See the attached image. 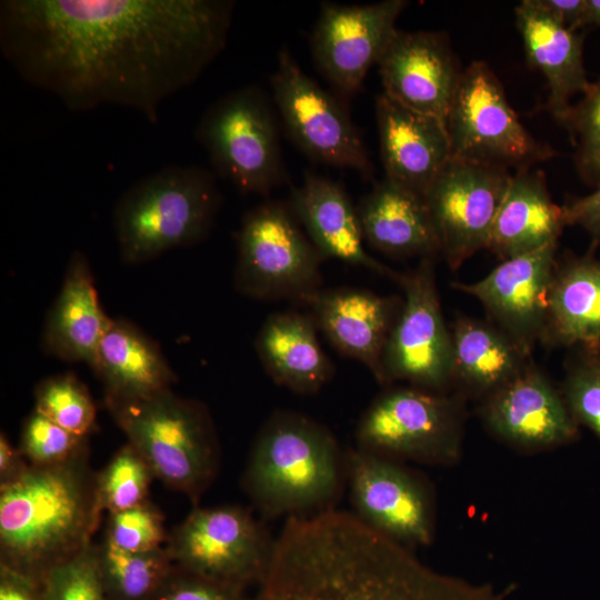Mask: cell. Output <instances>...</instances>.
<instances>
[{"mask_svg":"<svg viewBox=\"0 0 600 600\" xmlns=\"http://www.w3.org/2000/svg\"><path fill=\"white\" fill-rule=\"evenodd\" d=\"M230 0H3L0 51L72 111L131 108L157 123L162 102L221 53Z\"/></svg>","mask_w":600,"mask_h":600,"instance_id":"cell-1","label":"cell"},{"mask_svg":"<svg viewBox=\"0 0 600 600\" xmlns=\"http://www.w3.org/2000/svg\"><path fill=\"white\" fill-rule=\"evenodd\" d=\"M508 591L439 572L413 551L329 509L288 518L254 600H506Z\"/></svg>","mask_w":600,"mask_h":600,"instance_id":"cell-2","label":"cell"},{"mask_svg":"<svg viewBox=\"0 0 600 600\" xmlns=\"http://www.w3.org/2000/svg\"><path fill=\"white\" fill-rule=\"evenodd\" d=\"M89 452L0 487V568L38 583L93 542L102 510Z\"/></svg>","mask_w":600,"mask_h":600,"instance_id":"cell-3","label":"cell"},{"mask_svg":"<svg viewBox=\"0 0 600 600\" xmlns=\"http://www.w3.org/2000/svg\"><path fill=\"white\" fill-rule=\"evenodd\" d=\"M343 479L334 436L306 416L278 411L257 434L241 482L263 517L288 519L333 509Z\"/></svg>","mask_w":600,"mask_h":600,"instance_id":"cell-4","label":"cell"},{"mask_svg":"<svg viewBox=\"0 0 600 600\" xmlns=\"http://www.w3.org/2000/svg\"><path fill=\"white\" fill-rule=\"evenodd\" d=\"M104 404L156 479L197 507L216 479L220 462L208 408L172 390L137 399L104 398Z\"/></svg>","mask_w":600,"mask_h":600,"instance_id":"cell-5","label":"cell"},{"mask_svg":"<svg viewBox=\"0 0 600 600\" xmlns=\"http://www.w3.org/2000/svg\"><path fill=\"white\" fill-rule=\"evenodd\" d=\"M221 204L216 176L188 164L164 167L132 184L113 209L123 262L138 264L206 238Z\"/></svg>","mask_w":600,"mask_h":600,"instance_id":"cell-6","label":"cell"},{"mask_svg":"<svg viewBox=\"0 0 600 600\" xmlns=\"http://www.w3.org/2000/svg\"><path fill=\"white\" fill-rule=\"evenodd\" d=\"M274 109L261 88L246 86L213 102L194 129L216 173L242 193L267 194L287 180Z\"/></svg>","mask_w":600,"mask_h":600,"instance_id":"cell-7","label":"cell"},{"mask_svg":"<svg viewBox=\"0 0 600 600\" xmlns=\"http://www.w3.org/2000/svg\"><path fill=\"white\" fill-rule=\"evenodd\" d=\"M466 401L452 391L387 389L360 418L357 448L392 460L451 466L462 452Z\"/></svg>","mask_w":600,"mask_h":600,"instance_id":"cell-8","label":"cell"},{"mask_svg":"<svg viewBox=\"0 0 600 600\" xmlns=\"http://www.w3.org/2000/svg\"><path fill=\"white\" fill-rule=\"evenodd\" d=\"M237 252L234 286L247 297L308 304L321 290L323 259L289 204L266 201L249 210Z\"/></svg>","mask_w":600,"mask_h":600,"instance_id":"cell-9","label":"cell"},{"mask_svg":"<svg viewBox=\"0 0 600 600\" xmlns=\"http://www.w3.org/2000/svg\"><path fill=\"white\" fill-rule=\"evenodd\" d=\"M444 123L451 159L510 171L531 168L553 154L527 131L483 61L462 71Z\"/></svg>","mask_w":600,"mask_h":600,"instance_id":"cell-10","label":"cell"},{"mask_svg":"<svg viewBox=\"0 0 600 600\" xmlns=\"http://www.w3.org/2000/svg\"><path fill=\"white\" fill-rule=\"evenodd\" d=\"M274 543L264 524L241 506H197L169 533L166 549L174 566L248 590L268 574Z\"/></svg>","mask_w":600,"mask_h":600,"instance_id":"cell-11","label":"cell"},{"mask_svg":"<svg viewBox=\"0 0 600 600\" xmlns=\"http://www.w3.org/2000/svg\"><path fill=\"white\" fill-rule=\"evenodd\" d=\"M272 100L291 141L310 159L371 179L373 166L343 100L307 76L287 48L270 78Z\"/></svg>","mask_w":600,"mask_h":600,"instance_id":"cell-12","label":"cell"},{"mask_svg":"<svg viewBox=\"0 0 600 600\" xmlns=\"http://www.w3.org/2000/svg\"><path fill=\"white\" fill-rule=\"evenodd\" d=\"M399 286L404 297L383 353V384L404 381L429 391L451 392V334L440 304L434 259H421L403 273Z\"/></svg>","mask_w":600,"mask_h":600,"instance_id":"cell-13","label":"cell"},{"mask_svg":"<svg viewBox=\"0 0 600 600\" xmlns=\"http://www.w3.org/2000/svg\"><path fill=\"white\" fill-rule=\"evenodd\" d=\"M344 464L358 519L409 549L432 542L433 506L421 479L396 460L359 448L344 453Z\"/></svg>","mask_w":600,"mask_h":600,"instance_id":"cell-14","label":"cell"},{"mask_svg":"<svg viewBox=\"0 0 600 600\" xmlns=\"http://www.w3.org/2000/svg\"><path fill=\"white\" fill-rule=\"evenodd\" d=\"M511 176L507 169L450 159L427 190L440 256L450 269L487 249Z\"/></svg>","mask_w":600,"mask_h":600,"instance_id":"cell-15","label":"cell"},{"mask_svg":"<svg viewBox=\"0 0 600 600\" xmlns=\"http://www.w3.org/2000/svg\"><path fill=\"white\" fill-rule=\"evenodd\" d=\"M408 6L406 0L346 6L322 2L310 36L316 68L343 99L356 96L372 66H377L396 22Z\"/></svg>","mask_w":600,"mask_h":600,"instance_id":"cell-16","label":"cell"},{"mask_svg":"<svg viewBox=\"0 0 600 600\" xmlns=\"http://www.w3.org/2000/svg\"><path fill=\"white\" fill-rule=\"evenodd\" d=\"M479 403L487 429L519 451L551 450L579 437V426L560 388L533 361Z\"/></svg>","mask_w":600,"mask_h":600,"instance_id":"cell-17","label":"cell"},{"mask_svg":"<svg viewBox=\"0 0 600 600\" xmlns=\"http://www.w3.org/2000/svg\"><path fill=\"white\" fill-rule=\"evenodd\" d=\"M557 249L558 242H554L502 260L484 278L452 286L476 298L488 321L532 356L544 329L548 296L558 261Z\"/></svg>","mask_w":600,"mask_h":600,"instance_id":"cell-18","label":"cell"},{"mask_svg":"<svg viewBox=\"0 0 600 600\" xmlns=\"http://www.w3.org/2000/svg\"><path fill=\"white\" fill-rule=\"evenodd\" d=\"M377 66L382 93L411 110L446 120L462 71L442 33L397 30Z\"/></svg>","mask_w":600,"mask_h":600,"instance_id":"cell-19","label":"cell"},{"mask_svg":"<svg viewBox=\"0 0 600 600\" xmlns=\"http://www.w3.org/2000/svg\"><path fill=\"white\" fill-rule=\"evenodd\" d=\"M402 303L398 296L343 287L321 289L308 306L331 344L361 362L383 384V353Z\"/></svg>","mask_w":600,"mask_h":600,"instance_id":"cell-20","label":"cell"},{"mask_svg":"<svg viewBox=\"0 0 600 600\" xmlns=\"http://www.w3.org/2000/svg\"><path fill=\"white\" fill-rule=\"evenodd\" d=\"M376 118L384 177L424 197L451 159L444 121L384 93L376 99Z\"/></svg>","mask_w":600,"mask_h":600,"instance_id":"cell-21","label":"cell"},{"mask_svg":"<svg viewBox=\"0 0 600 600\" xmlns=\"http://www.w3.org/2000/svg\"><path fill=\"white\" fill-rule=\"evenodd\" d=\"M289 207L323 260L337 259L400 284L403 273L364 249L357 207L340 183L307 171L302 183L292 188Z\"/></svg>","mask_w":600,"mask_h":600,"instance_id":"cell-22","label":"cell"},{"mask_svg":"<svg viewBox=\"0 0 600 600\" xmlns=\"http://www.w3.org/2000/svg\"><path fill=\"white\" fill-rule=\"evenodd\" d=\"M112 319L100 304L86 254L74 251L46 318L41 337L43 351L68 362L91 366Z\"/></svg>","mask_w":600,"mask_h":600,"instance_id":"cell-23","label":"cell"},{"mask_svg":"<svg viewBox=\"0 0 600 600\" xmlns=\"http://www.w3.org/2000/svg\"><path fill=\"white\" fill-rule=\"evenodd\" d=\"M514 13L527 59L547 81L548 109L561 121L571 99L583 94L591 83L583 64L582 37L546 12L537 0L521 1Z\"/></svg>","mask_w":600,"mask_h":600,"instance_id":"cell-24","label":"cell"},{"mask_svg":"<svg viewBox=\"0 0 600 600\" xmlns=\"http://www.w3.org/2000/svg\"><path fill=\"white\" fill-rule=\"evenodd\" d=\"M363 239L393 258L440 256L424 197L388 178L374 183L357 206Z\"/></svg>","mask_w":600,"mask_h":600,"instance_id":"cell-25","label":"cell"},{"mask_svg":"<svg viewBox=\"0 0 600 600\" xmlns=\"http://www.w3.org/2000/svg\"><path fill=\"white\" fill-rule=\"evenodd\" d=\"M540 343L600 351V260L592 253L558 259Z\"/></svg>","mask_w":600,"mask_h":600,"instance_id":"cell-26","label":"cell"},{"mask_svg":"<svg viewBox=\"0 0 600 600\" xmlns=\"http://www.w3.org/2000/svg\"><path fill=\"white\" fill-rule=\"evenodd\" d=\"M451 387L481 402L532 362L530 354L488 320L458 317L451 329Z\"/></svg>","mask_w":600,"mask_h":600,"instance_id":"cell-27","label":"cell"},{"mask_svg":"<svg viewBox=\"0 0 600 600\" xmlns=\"http://www.w3.org/2000/svg\"><path fill=\"white\" fill-rule=\"evenodd\" d=\"M90 367L103 384L104 398H143L172 390L177 382L160 346L123 318L112 319Z\"/></svg>","mask_w":600,"mask_h":600,"instance_id":"cell-28","label":"cell"},{"mask_svg":"<svg viewBox=\"0 0 600 600\" xmlns=\"http://www.w3.org/2000/svg\"><path fill=\"white\" fill-rule=\"evenodd\" d=\"M566 226L563 208L551 199L543 172L520 169L511 176L487 249L501 260L526 254L558 242Z\"/></svg>","mask_w":600,"mask_h":600,"instance_id":"cell-29","label":"cell"},{"mask_svg":"<svg viewBox=\"0 0 600 600\" xmlns=\"http://www.w3.org/2000/svg\"><path fill=\"white\" fill-rule=\"evenodd\" d=\"M254 347L270 378L293 392L319 391L332 377L333 366L322 350L313 318L296 311L270 314Z\"/></svg>","mask_w":600,"mask_h":600,"instance_id":"cell-30","label":"cell"},{"mask_svg":"<svg viewBox=\"0 0 600 600\" xmlns=\"http://www.w3.org/2000/svg\"><path fill=\"white\" fill-rule=\"evenodd\" d=\"M97 557L109 600H151L174 567L166 547L127 552L102 539L97 543Z\"/></svg>","mask_w":600,"mask_h":600,"instance_id":"cell-31","label":"cell"},{"mask_svg":"<svg viewBox=\"0 0 600 600\" xmlns=\"http://www.w3.org/2000/svg\"><path fill=\"white\" fill-rule=\"evenodd\" d=\"M33 410L79 437L89 438L96 427V403L72 372L41 380L34 389Z\"/></svg>","mask_w":600,"mask_h":600,"instance_id":"cell-32","label":"cell"},{"mask_svg":"<svg viewBox=\"0 0 600 600\" xmlns=\"http://www.w3.org/2000/svg\"><path fill=\"white\" fill-rule=\"evenodd\" d=\"M153 479L147 461L127 442L97 472V497L102 512L114 513L148 501Z\"/></svg>","mask_w":600,"mask_h":600,"instance_id":"cell-33","label":"cell"},{"mask_svg":"<svg viewBox=\"0 0 600 600\" xmlns=\"http://www.w3.org/2000/svg\"><path fill=\"white\" fill-rule=\"evenodd\" d=\"M559 388L578 426L600 440V351L573 348Z\"/></svg>","mask_w":600,"mask_h":600,"instance_id":"cell-34","label":"cell"},{"mask_svg":"<svg viewBox=\"0 0 600 600\" xmlns=\"http://www.w3.org/2000/svg\"><path fill=\"white\" fill-rule=\"evenodd\" d=\"M19 449L32 467H58L89 452V438L79 437L33 410L23 421Z\"/></svg>","mask_w":600,"mask_h":600,"instance_id":"cell-35","label":"cell"},{"mask_svg":"<svg viewBox=\"0 0 600 600\" xmlns=\"http://www.w3.org/2000/svg\"><path fill=\"white\" fill-rule=\"evenodd\" d=\"M574 140V162L579 176L600 187V78L590 83L581 100L561 120Z\"/></svg>","mask_w":600,"mask_h":600,"instance_id":"cell-36","label":"cell"},{"mask_svg":"<svg viewBox=\"0 0 600 600\" xmlns=\"http://www.w3.org/2000/svg\"><path fill=\"white\" fill-rule=\"evenodd\" d=\"M40 588L44 600H109L99 572L97 543L51 569Z\"/></svg>","mask_w":600,"mask_h":600,"instance_id":"cell-37","label":"cell"},{"mask_svg":"<svg viewBox=\"0 0 600 600\" xmlns=\"http://www.w3.org/2000/svg\"><path fill=\"white\" fill-rule=\"evenodd\" d=\"M103 539L127 552H150L164 548L169 533L162 512L150 500L109 513Z\"/></svg>","mask_w":600,"mask_h":600,"instance_id":"cell-38","label":"cell"},{"mask_svg":"<svg viewBox=\"0 0 600 600\" xmlns=\"http://www.w3.org/2000/svg\"><path fill=\"white\" fill-rule=\"evenodd\" d=\"M151 600H254V598L244 589L174 566Z\"/></svg>","mask_w":600,"mask_h":600,"instance_id":"cell-39","label":"cell"},{"mask_svg":"<svg viewBox=\"0 0 600 600\" xmlns=\"http://www.w3.org/2000/svg\"><path fill=\"white\" fill-rule=\"evenodd\" d=\"M567 226H579L592 239V250L600 242V187L590 194L577 198L564 206Z\"/></svg>","mask_w":600,"mask_h":600,"instance_id":"cell-40","label":"cell"},{"mask_svg":"<svg viewBox=\"0 0 600 600\" xmlns=\"http://www.w3.org/2000/svg\"><path fill=\"white\" fill-rule=\"evenodd\" d=\"M0 600H44L40 583L0 568Z\"/></svg>","mask_w":600,"mask_h":600,"instance_id":"cell-41","label":"cell"},{"mask_svg":"<svg viewBox=\"0 0 600 600\" xmlns=\"http://www.w3.org/2000/svg\"><path fill=\"white\" fill-rule=\"evenodd\" d=\"M30 464L20 451L14 447L7 434H0V487L13 482L20 478Z\"/></svg>","mask_w":600,"mask_h":600,"instance_id":"cell-42","label":"cell"},{"mask_svg":"<svg viewBox=\"0 0 600 600\" xmlns=\"http://www.w3.org/2000/svg\"><path fill=\"white\" fill-rule=\"evenodd\" d=\"M586 0H537L538 4L571 31L582 28Z\"/></svg>","mask_w":600,"mask_h":600,"instance_id":"cell-43","label":"cell"},{"mask_svg":"<svg viewBox=\"0 0 600 600\" xmlns=\"http://www.w3.org/2000/svg\"><path fill=\"white\" fill-rule=\"evenodd\" d=\"M600 27V0H586L582 27Z\"/></svg>","mask_w":600,"mask_h":600,"instance_id":"cell-44","label":"cell"}]
</instances>
